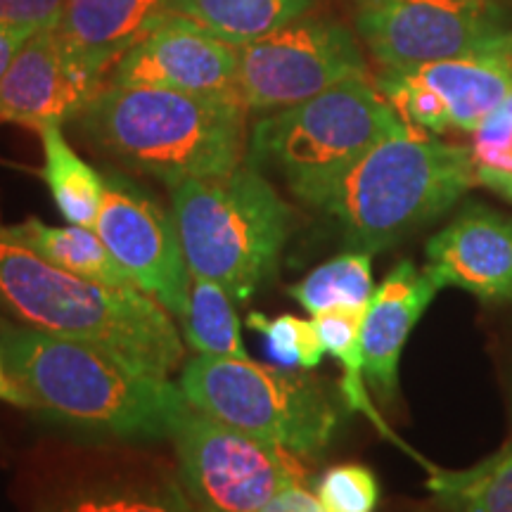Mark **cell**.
I'll return each mask as SVG.
<instances>
[{
	"label": "cell",
	"mask_w": 512,
	"mask_h": 512,
	"mask_svg": "<svg viewBox=\"0 0 512 512\" xmlns=\"http://www.w3.org/2000/svg\"><path fill=\"white\" fill-rule=\"evenodd\" d=\"M0 351L31 408L119 439H171L190 411L183 389L110 351L27 325H3Z\"/></svg>",
	"instance_id": "6da1fadb"
},
{
	"label": "cell",
	"mask_w": 512,
	"mask_h": 512,
	"mask_svg": "<svg viewBox=\"0 0 512 512\" xmlns=\"http://www.w3.org/2000/svg\"><path fill=\"white\" fill-rule=\"evenodd\" d=\"M0 302L31 330L93 344L150 373L166 377L183 361L171 313L150 294L64 271L10 226H0Z\"/></svg>",
	"instance_id": "7a4b0ae2"
},
{
	"label": "cell",
	"mask_w": 512,
	"mask_h": 512,
	"mask_svg": "<svg viewBox=\"0 0 512 512\" xmlns=\"http://www.w3.org/2000/svg\"><path fill=\"white\" fill-rule=\"evenodd\" d=\"M74 124L100 155L166 185L223 176L247 155V110L233 100L105 83Z\"/></svg>",
	"instance_id": "3957f363"
},
{
	"label": "cell",
	"mask_w": 512,
	"mask_h": 512,
	"mask_svg": "<svg viewBox=\"0 0 512 512\" xmlns=\"http://www.w3.org/2000/svg\"><path fill=\"white\" fill-rule=\"evenodd\" d=\"M470 150L406 124L351 166L320 211L354 252H382L439 219L475 183Z\"/></svg>",
	"instance_id": "277c9868"
},
{
	"label": "cell",
	"mask_w": 512,
	"mask_h": 512,
	"mask_svg": "<svg viewBox=\"0 0 512 512\" xmlns=\"http://www.w3.org/2000/svg\"><path fill=\"white\" fill-rule=\"evenodd\" d=\"M166 188L190 275L223 285L235 302L252 299L283 256L294 209L249 162Z\"/></svg>",
	"instance_id": "5b68a950"
},
{
	"label": "cell",
	"mask_w": 512,
	"mask_h": 512,
	"mask_svg": "<svg viewBox=\"0 0 512 512\" xmlns=\"http://www.w3.org/2000/svg\"><path fill=\"white\" fill-rule=\"evenodd\" d=\"M403 126L375 79L361 76L261 117L249 131L245 162L275 169L297 200L320 209L351 166Z\"/></svg>",
	"instance_id": "8992f818"
},
{
	"label": "cell",
	"mask_w": 512,
	"mask_h": 512,
	"mask_svg": "<svg viewBox=\"0 0 512 512\" xmlns=\"http://www.w3.org/2000/svg\"><path fill=\"white\" fill-rule=\"evenodd\" d=\"M178 387L197 411L294 456H316L339 427L328 389L292 368L197 354L185 363Z\"/></svg>",
	"instance_id": "52a82bcc"
},
{
	"label": "cell",
	"mask_w": 512,
	"mask_h": 512,
	"mask_svg": "<svg viewBox=\"0 0 512 512\" xmlns=\"http://www.w3.org/2000/svg\"><path fill=\"white\" fill-rule=\"evenodd\" d=\"M356 29L382 69L512 55L496 0H375L358 5Z\"/></svg>",
	"instance_id": "ba28073f"
},
{
	"label": "cell",
	"mask_w": 512,
	"mask_h": 512,
	"mask_svg": "<svg viewBox=\"0 0 512 512\" xmlns=\"http://www.w3.org/2000/svg\"><path fill=\"white\" fill-rule=\"evenodd\" d=\"M178 482L202 512H256L304 470L294 453L190 411L174 432Z\"/></svg>",
	"instance_id": "9c48e42d"
},
{
	"label": "cell",
	"mask_w": 512,
	"mask_h": 512,
	"mask_svg": "<svg viewBox=\"0 0 512 512\" xmlns=\"http://www.w3.org/2000/svg\"><path fill=\"white\" fill-rule=\"evenodd\" d=\"M370 76L354 34L325 17H297L238 48V93L247 112L271 114Z\"/></svg>",
	"instance_id": "30bf717a"
},
{
	"label": "cell",
	"mask_w": 512,
	"mask_h": 512,
	"mask_svg": "<svg viewBox=\"0 0 512 512\" xmlns=\"http://www.w3.org/2000/svg\"><path fill=\"white\" fill-rule=\"evenodd\" d=\"M102 176L105 195L95 233L140 292L150 294L171 316L183 320L192 275L174 214L121 171H102Z\"/></svg>",
	"instance_id": "8fae6325"
},
{
	"label": "cell",
	"mask_w": 512,
	"mask_h": 512,
	"mask_svg": "<svg viewBox=\"0 0 512 512\" xmlns=\"http://www.w3.org/2000/svg\"><path fill=\"white\" fill-rule=\"evenodd\" d=\"M375 86L406 124L472 133L512 93V55L382 69Z\"/></svg>",
	"instance_id": "7c38bea8"
},
{
	"label": "cell",
	"mask_w": 512,
	"mask_h": 512,
	"mask_svg": "<svg viewBox=\"0 0 512 512\" xmlns=\"http://www.w3.org/2000/svg\"><path fill=\"white\" fill-rule=\"evenodd\" d=\"M107 83L240 102L238 48L174 12L121 55Z\"/></svg>",
	"instance_id": "4fadbf2b"
},
{
	"label": "cell",
	"mask_w": 512,
	"mask_h": 512,
	"mask_svg": "<svg viewBox=\"0 0 512 512\" xmlns=\"http://www.w3.org/2000/svg\"><path fill=\"white\" fill-rule=\"evenodd\" d=\"M107 79L88 69L57 29H36L0 79V124L41 128L67 124L102 91Z\"/></svg>",
	"instance_id": "5bb4252c"
},
{
	"label": "cell",
	"mask_w": 512,
	"mask_h": 512,
	"mask_svg": "<svg viewBox=\"0 0 512 512\" xmlns=\"http://www.w3.org/2000/svg\"><path fill=\"white\" fill-rule=\"evenodd\" d=\"M427 268L441 285L482 302L512 299V216L467 204L425 247Z\"/></svg>",
	"instance_id": "9a60e30c"
},
{
	"label": "cell",
	"mask_w": 512,
	"mask_h": 512,
	"mask_svg": "<svg viewBox=\"0 0 512 512\" xmlns=\"http://www.w3.org/2000/svg\"><path fill=\"white\" fill-rule=\"evenodd\" d=\"M444 290L430 268L403 259L370 297L363 318L361 344L368 382L382 401H392L399 389V363L408 337L432 299Z\"/></svg>",
	"instance_id": "2e32d148"
},
{
	"label": "cell",
	"mask_w": 512,
	"mask_h": 512,
	"mask_svg": "<svg viewBox=\"0 0 512 512\" xmlns=\"http://www.w3.org/2000/svg\"><path fill=\"white\" fill-rule=\"evenodd\" d=\"M171 12V0H64L60 34L72 53L105 76L128 48Z\"/></svg>",
	"instance_id": "e0dca14e"
},
{
	"label": "cell",
	"mask_w": 512,
	"mask_h": 512,
	"mask_svg": "<svg viewBox=\"0 0 512 512\" xmlns=\"http://www.w3.org/2000/svg\"><path fill=\"white\" fill-rule=\"evenodd\" d=\"M38 136L43 145L41 178L53 195L57 211L67 223L93 228L105 195V176L76 155L60 124L41 128Z\"/></svg>",
	"instance_id": "ac0fdd59"
},
{
	"label": "cell",
	"mask_w": 512,
	"mask_h": 512,
	"mask_svg": "<svg viewBox=\"0 0 512 512\" xmlns=\"http://www.w3.org/2000/svg\"><path fill=\"white\" fill-rule=\"evenodd\" d=\"M313 0H171V12L242 48L309 12Z\"/></svg>",
	"instance_id": "d6986e66"
},
{
	"label": "cell",
	"mask_w": 512,
	"mask_h": 512,
	"mask_svg": "<svg viewBox=\"0 0 512 512\" xmlns=\"http://www.w3.org/2000/svg\"><path fill=\"white\" fill-rule=\"evenodd\" d=\"M10 228L29 247H34L38 254L46 256L48 261H53L64 271L98 280L102 285L136 287L131 275L124 271V266L114 259V254L95 233V228L74 226V223L48 226L41 219H27Z\"/></svg>",
	"instance_id": "ffe728a7"
},
{
	"label": "cell",
	"mask_w": 512,
	"mask_h": 512,
	"mask_svg": "<svg viewBox=\"0 0 512 512\" xmlns=\"http://www.w3.org/2000/svg\"><path fill=\"white\" fill-rule=\"evenodd\" d=\"M425 470L427 489L448 512H512V441L467 470Z\"/></svg>",
	"instance_id": "44dd1931"
},
{
	"label": "cell",
	"mask_w": 512,
	"mask_h": 512,
	"mask_svg": "<svg viewBox=\"0 0 512 512\" xmlns=\"http://www.w3.org/2000/svg\"><path fill=\"white\" fill-rule=\"evenodd\" d=\"M366 309H335V311L318 313V316H313V325H316L325 351L342 363L344 375H342V384H339V392L344 396V403H347L351 411L366 415V418L373 422L384 437L392 439L394 444H399L403 448V451L415 456L411 448L403 444V441L396 437L387 425H384V420L380 418V413H377V408L373 406V401H370L368 396L366 368H363V344H361V330H363V318H366Z\"/></svg>",
	"instance_id": "7402d4cb"
},
{
	"label": "cell",
	"mask_w": 512,
	"mask_h": 512,
	"mask_svg": "<svg viewBox=\"0 0 512 512\" xmlns=\"http://www.w3.org/2000/svg\"><path fill=\"white\" fill-rule=\"evenodd\" d=\"M233 302L223 285L192 275L190 302L183 316V335L190 349L202 356L249 358Z\"/></svg>",
	"instance_id": "603a6c76"
},
{
	"label": "cell",
	"mask_w": 512,
	"mask_h": 512,
	"mask_svg": "<svg viewBox=\"0 0 512 512\" xmlns=\"http://www.w3.org/2000/svg\"><path fill=\"white\" fill-rule=\"evenodd\" d=\"M46 512H202L174 479H126L81 486Z\"/></svg>",
	"instance_id": "cb8c5ba5"
},
{
	"label": "cell",
	"mask_w": 512,
	"mask_h": 512,
	"mask_svg": "<svg viewBox=\"0 0 512 512\" xmlns=\"http://www.w3.org/2000/svg\"><path fill=\"white\" fill-rule=\"evenodd\" d=\"M373 292V254L354 249L313 268L287 290L311 316L335 309H366Z\"/></svg>",
	"instance_id": "d4e9b609"
},
{
	"label": "cell",
	"mask_w": 512,
	"mask_h": 512,
	"mask_svg": "<svg viewBox=\"0 0 512 512\" xmlns=\"http://www.w3.org/2000/svg\"><path fill=\"white\" fill-rule=\"evenodd\" d=\"M470 157L477 183L512 202V93L472 131Z\"/></svg>",
	"instance_id": "484cf974"
},
{
	"label": "cell",
	"mask_w": 512,
	"mask_h": 512,
	"mask_svg": "<svg viewBox=\"0 0 512 512\" xmlns=\"http://www.w3.org/2000/svg\"><path fill=\"white\" fill-rule=\"evenodd\" d=\"M247 328L264 337L266 354L283 368L313 370L323 363V356L328 354L313 320H304L292 316V313L271 318L266 313L252 311L247 316Z\"/></svg>",
	"instance_id": "4316f807"
},
{
	"label": "cell",
	"mask_w": 512,
	"mask_h": 512,
	"mask_svg": "<svg viewBox=\"0 0 512 512\" xmlns=\"http://www.w3.org/2000/svg\"><path fill=\"white\" fill-rule=\"evenodd\" d=\"M316 496L325 512H375L380 503V482L370 467L342 463L320 475Z\"/></svg>",
	"instance_id": "83f0119b"
},
{
	"label": "cell",
	"mask_w": 512,
	"mask_h": 512,
	"mask_svg": "<svg viewBox=\"0 0 512 512\" xmlns=\"http://www.w3.org/2000/svg\"><path fill=\"white\" fill-rule=\"evenodd\" d=\"M256 512H325V508L318 501V496L306 489L304 482H294L278 491L264 508Z\"/></svg>",
	"instance_id": "f1b7e54d"
},
{
	"label": "cell",
	"mask_w": 512,
	"mask_h": 512,
	"mask_svg": "<svg viewBox=\"0 0 512 512\" xmlns=\"http://www.w3.org/2000/svg\"><path fill=\"white\" fill-rule=\"evenodd\" d=\"M36 29L31 27H3L0 24V79H3L5 69L10 67L12 57L17 55V50L22 48V43L34 34Z\"/></svg>",
	"instance_id": "f546056e"
},
{
	"label": "cell",
	"mask_w": 512,
	"mask_h": 512,
	"mask_svg": "<svg viewBox=\"0 0 512 512\" xmlns=\"http://www.w3.org/2000/svg\"><path fill=\"white\" fill-rule=\"evenodd\" d=\"M0 401L10 403V406H17V408H31L27 392L19 387L15 377L10 375L8 366H5L3 351H0Z\"/></svg>",
	"instance_id": "4dcf8cb0"
},
{
	"label": "cell",
	"mask_w": 512,
	"mask_h": 512,
	"mask_svg": "<svg viewBox=\"0 0 512 512\" xmlns=\"http://www.w3.org/2000/svg\"><path fill=\"white\" fill-rule=\"evenodd\" d=\"M10 320H8V311H5V306H3V302H0V328H3V325H8Z\"/></svg>",
	"instance_id": "1f68e13d"
},
{
	"label": "cell",
	"mask_w": 512,
	"mask_h": 512,
	"mask_svg": "<svg viewBox=\"0 0 512 512\" xmlns=\"http://www.w3.org/2000/svg\"><path fill=\"white\" fill-rule=\"evenodd\" d=\"M361 3H375V0H358V5H361Z\"/></svg>",
	"instance_id": "d6a6232c"
}]
</instances>
